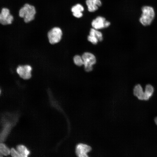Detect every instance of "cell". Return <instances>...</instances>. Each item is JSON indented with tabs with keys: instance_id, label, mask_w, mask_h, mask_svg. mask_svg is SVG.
I'll return each mask as SVG.
<instances>
[{
	"instance_id": "cell-1",
	"label": "cell",
	"mask_w": 157,
	"mask_h": 157,
	"mask_svg": "<svg viewBox=\"0 0 157 157\" xmlns=\"http://www.w3.org/2000/svg\"><path fill=\"white\" fill-rule=\"evenodd\" d=\"M36 13L35 7L28 3L25 4L19 10V15L26 23L29 22L35 18Z\"/></svg>"
},
{
	"instance_id": "cell-2",
	"label": "cell",
	"mask_w": 157,
	"mask_h": 157,
	"mask_svg": "<svg viewBox=\"0 0 157 157\" xmlns=\"http://www.w3.org/2000/svg\"><path fill=\"white\" fill-rule=\"evenodd\" d=\"M142 13L139 19L140 22L144 26L149 25L155 16L154 8L151 6H145L142 7Z\"/></svg>"
},
{
	"instance_id": "cell-3",
	"label": "cell",
	"mask_w": 157,
	"mask_h": 157,
	"mask_svg": "<svg viewBox=\"0 0 157 157\" xmlns=\"http://www.w3.org/2000/svg\"><path fill=\"white\" fill-rule=\"evenodd\" d=\"M63 34V31L60 28L55 27L51 28L47 33L49 43L53 45L59 42L62 38Z\"/></svg>"
},
{
	"instance_id": "cell-4",
	"label": "cell",
	"mask_w": 157,
	"mask_h": 157,
	"mask_svg": "<svg viewBox=\"0 0 157 157\" xmlns=\"http://www.w3.org/2000/svg\"><path fill=\"white\" fill-rule=\"evenodd\" d=\"M82 57L85 70L87 72L91 71L93 69V65L96 62L95 55L91 52H86L83 54Z\"/></svg>"
},
{
	"instance_id": "cell-5",
	"label": "cell",
	"mask_w": 157,
	"mask_h": 157,
	"mask_svg": "<svg viewBox=\"0 0 157 157\" xmlns=\"http://www.w3.org/2000/svg\"><path fill=\"white\" fill-rule=\"evenodd\" d=\"M14 20L13 16L8 8H3L0 12V24L3 25L10 24Z\"/></svg>"
},
{
	"instance_id": "cell-6",
	"label": "cell",
	"mask_w": 157,
	"mask_h": 157,
	"mask_svg": "<svg viewBox=\"0 0 157 157\" xmlns=\"http://www.w3.org/2000/svg\"><path fill=\"white\" fill-rule=\"evenodd\" d=\"M32 67L29 65L19 66L16 69V72L20 77L24 80L30 79L31 77Z\"/></svg>"
},
{
	"instance_id": "cell-7",
	"label": "cell",
	"mask_w": 157,
	"mask_h": 157,
	"mask_svg": "<svg viewBox=\"0 0 157 157\" xmlns=\"http://www.w3.org/2000/svg\"><path fill=\"white\" fill-rule=\"evenodd\" d=\"M91 150V148L90 146L85 144L80 143L76 147V153L78 157H88L87 153Z\"/></svg>"
},
{
	"instance_id": "cell-8",
	"label": "cell",
	"mask_w": 157,
	"mask_h": 157,
	"mask_svg": "<svg viewBox=\"0 0 157 157\" xmlns=\"http://www.w3.org/2000/svg\"><path fill=\"white\" fill-rule=\"evenodd\" d=\"M106 20L105 18L101 16H98L92 22L91 25L93 28L97 29H100L105 27V23Z\"/></svg>"
},
{
	"instance_id": "cell-9",
	"label": "cell",
	"mask_w": 157,
	"mask_h": 157,
	"mask_svg": "<svg viewBox=\"0 0 157 157\" xmlns=\"http://www.w3.org/2000/svg\"><path fill=\"white\" fill-rule=\"evenodd\" d=\"M86 3L88 11L90 12L95 11L102 5L100 0H86Z\"/></svg>"
},
{
	"instance_id": "cell-10",
	"label": "cell",
	"mask_w": 157,
	"mask_h": 157,
	"mask_svg": "<svg viewBox=\"0 0 157 157\" xmlns=\"http://www.w3.org/2000/svg\"><path fill=\"white\" fill-rule=\"evenodd\" d=\"M133 93L140 100L146 101V96L144 91H143L141 85L138 84L136 85L133 90Z\"/></svg>"
},
{
	"instance_id": "cell-11",
	"label": "cell",
	"mask_w": 157,
	"mask_h": 157,
	"mask_svg": "<svg viewBox=\"0 0 157 157\" xmlns=\"http://www.w3.org/2000/svg\"><path fill=\"white\" fill-rule=\"evenodd\" d=\"M84 10L83 7L79 3L74 6L71 8V11L73 15L77 18H80L82 17L83 14L82 12Z\"/></svg>"
},
{
	"instance_id": "cell-12",
	"label": "cell",
	"mask_w": 157,
	"mask_h": 157,
	"mask_svg": "<svg viewBox=\"0 0 157 157\" xmlns=\"http://www.w3.org/2000/svg\"><path fill=\"white\" fill-rule=\"evenodd\" d=\"M17 151L20 155L21 157H26L30 154L29 151L24 145H19L17 148Z\"/></svg>"
},
{
	"instance_id": "cell-13",
	"label": "cell",
	"mask_w": 157,
	"mask_h": 157,
	"mask_svg": "<svg viewBox=\"0 0 157 157\" xmlns=\"http://www.w3.org/2000/svg\"><path fill=\"white\" fill-rule=\"evenodd\" d=\"M153 87L151 84H148L146 85L144 92L145 94L146 101L148 100L152 95L154 92Z\"/></svg>"
},
{
	"instance_id": "cell-14",
	"label": "cell",
	"mask_w": 157,
	"mask_h": 157,
	"mask_svg": "<svg viewBox=\"0 0 157 157\" xmlns=\"http://www.w3.org/2000/svg\"><path fill=\"white\" fill-rule=\"evenodd\" d=\"M89 35L96 37L99 41H101L103 40V37L102 33L97 29L93 28H91L90 31Z\"/></svg>"
},
{
	"instance_id": "cell-15",
	"label": "cell",
	"mask_w": 157,
	"mask_h": 157,
	"mask_svg": "<svg viewBox=\"0 0 157 157\" xmlns=\"http://www.w3.org/2000/svg\"><path fill=\"white\" fill-rule=\"evenodd\" d=\"M11 126V124L9 123L6 124L3 129L1 135V140H3L8 134Z\"/></svg>"
},
{
	"instance_id": "cell-16",
	"label": "cell",
	"mask_w": 157,
	"mask_h": 157,
	"mask_svg": "<svg viewBox=\"0 0 157 157\" xmlns=\"http://www.w3.org/2000/svg\"><path fill=\"white\" fill-rule=\"evenodd\" d=\"M74 64L77 66H81L83 65V61L82 56L78 55H75L73 58Z\"/></svg>"
},
{
	"instance_id": "cell-17",
	"label": "cell",
	"mask_w": 157,
	"mask_h": 157,
	"mask_svg": "<svg viewBox=\"0 0 157 157\" xmlns=\"http://www.w3.org/2000/svg\"><path fill=\"white\" fill-rule=\"evenodd\" d=\"M0 154L7 156L10 153V151L4 144L1 143L0 144Z\"/></svg>"
},
{
	"instance_id": "cell-18",
	"label": "cell",
	"mask_w": 157,
	"mask_h": 157,
	"mask_svg": "<svg viewBox=\"0 0 157 157\" xmlns=\"http://www.w3.org/2000/svg\"><path fill=\"white\" fill-rule=\"evenodd\" d=\"M87 39L89 42L94 44H97L99 41L98 38L96 37L90 35L88 36Z\"/></svg>"
},
{
	"instance_id": "cell-19",
	"label": "cell",
	"mask_w": 157,
	"mask_h": 157,
	"mask_svg": "<svg viewBox=\"0 0 157 157\" xmlns=\"http://www.w3.org/2000/svg\"><path fill=\"white\" fill-rule=\"evenodd\" d=\"M11 155L13 157H21V156L17 151L14 149L12 148L10 150Z\"/></svg>"
},
{
	"instance_id": "cell-20",
	"label": "cell",
	"mask_w": 157,
	"mask_h": 157,
	"mask_svg": "<svg viewBox=\"0 0 157 157\" xmlns=\"http://www.w3.org/2000/svg\"><path fill=\"white\" fill-rule=\"evenodd\" d=\"M154 121L156 124L157 125V117L155 118Z\"/></svg>"
}]
</instances>
